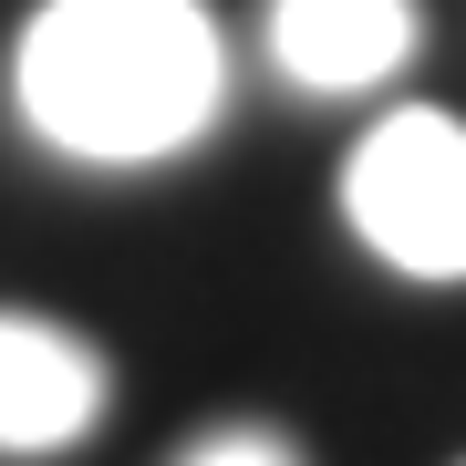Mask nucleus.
Returning a JSON list of instances; mask_svg holds the SVG:
<instances>
[{"label":"nucleus","instance_id":"nucleus-1","mask_svg":"<svg viewBox=\"0 0 466 466\" xmlns=\"http://www.w3.org/2000/svg\"><path fill=\"white\" fill-rule=\"evenodd\" d=\"M228 104L208 0H42L11 32V115L73 167H167Z\"/></svg>","mask_w":466,"mask_h":466},{"label":"nucleus","instance_id":"nucleus-2","mask_svg":"<svg viewBox=\"0 0 466 466\" xmlns=\"http://www.w3.org/2000/svg\"><path fill=\"white\" fill-rule=\"evenodd\" d=\"M342 218L394 280L456 290L466 280V115L394 104L342 156Z\"/></svg>","mask_w":466,"mask_h":466},{"label":"nucleus","instance_id":"nucleus-3","mask_svg":"<svg viewBox=\"0 0 466 466\" xmlns=\"http://www.w3.org/2000/svg\"><path fill=\"white\" fill-rule=\"evenodd\" d=\"M104 404H115L104 342H84L52 311H11V300H0V456L42 466V456L94 446Z\"/></svg>","mask_w":466,"mask_h":466},{"label":"nucleus","instance_id":"nucleus-4","mask_svg":"<svg viewBox=\"0 0 466 466\" xmlns=\"http://www.w3.org/2000/svg\"><path fill=\"white\" fill-rule=\"evenodd\" d=\"M425 11L415 0H269V63L300 94H373L415 63Z\"/></svg>","mask_w":466,"mask_h":466},{"label":"nucleus","instance_id":"nucleus-5","mask_svg":"<svg viewBox=\"0 0 466 466\" xmlns=\"http://www.w3.org/2000/svg\"><path fill=\"white\" fill-rule=\"evenodd\" d=\"M177 466H300V446L280 425H259V415H218L208 435H187Z\"/></svg>","mask_w":466,"mask_h":466}]
</instances>
